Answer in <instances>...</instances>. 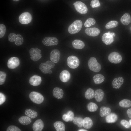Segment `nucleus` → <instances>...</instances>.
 <instances>
[{"mask_svg": "<svg viewBox=\"0 0 131 131\" xmlns=\"http://www.w3.org/2000/svg\"><path fill=\"white\" fill-rule=\"evenodd\" d=\"M62 118L64 121L66 122L69 121V118L67 114H64L63 115Z\"/></svg>", "mask_w": 131, "mask_h": 131, "instance_id": "a18cd8bd", "label": "nucleus"}, {"mask_svg": "<svg viewBox=\"0 0 131 131\" xmlns=\"http://www.w3.org/2000/svg\"><path fill=\"white\" fill-rule=\"evenodd\" d=\"M124 79L122 77H119L114 78L112 81V85L115 89H119L123 83Z\"/></svg>", "mask_w": 131, "mask_h": 131, "instance_id": "f3484780", "label": "nucleus"}, {"mask_svg": "<svg viewBox=\"0 0 131 131\" xmlns=\"http://www.w3.org/2000/svg\"><path fill=\"white\" fill-rule=\"evenodd\" d=\"M127 113L128 114V117L130 118H131V108L128 109Z\"/></svg>", "mask_w": 131, "mask_h": 131, "instance_id": "49530a36", "label": "nucleus"}, {"mask_svg": "<svg viewBox=\"0 0 131 131\" xmlns=\"http://www.w3.org/2000/svg\"><path fill=\"white\" fill-rule=\"evenodd\" d=\"M108 33H110V31H108Z\"/></svg>", "mask_w": 131, "mask_h": 131, "instance_id": "603ef678", "label": "nucleus"}, {"mask_svg": "<svg viewBox=\"0 0 131 131\" xmlns=\"http://www.w3.org/2000/svg\"><path fill=\"white\" fill-rule=\"evenodd\" d=\"M6 31L5 25L3 24H0V38L3 37Z\"/></svg>", "mask_w": 131, "mask_h": 131, "instance_id": "4c0bfd02", "label": "nucleus"}, {"mask_svg": "<svg viewBox=\"0 0 131 131\" xmlns=\"http://www.w3.org/2000/svg\"><path fill=\"white\" fill-rule=\"evenodd\" d=\"M6 76V74L4 72L0 71V85L3 84L5 82Z\"/></svg>", "mask_w": 131, "mask_h": 131, "instance_id": "e433bc0d", "label": "nucleus"}, {"mask_svg": "<svg viewBox=\"0 0 131 131\" xmlns=\"http://www.w3.org/2000/svg\"><path fill=\"white\" fill-rule=\"evenodd\" d=\"M29 98L32 101L38 104L42 103L44 100L43 96L41 93L35 91L31 92L29 94Z\"/></svg>", "mask_w": 131, "mask_h": 131, "instance_id": "20e7f679", "label": "nucleus"}, {"mask_svg": "<svg viewBox=\"0 0 131 131\" xmlns=\"http://www.w3.org/2000/svg\"><path fill=\"white\" fill-rule=\"evenodd\" d=\"M85 32L89 36L94 37L99 35L100 33V31L98 28L94 27L86 28L85 30Z\"/></svg>", "mask_w": 131, "mask_h": 131, "instance_id": "2eb2a0df", "label": "nucleus"}, {"mask_svg": "<svg viewBox=\"0 0 131 131\" xmlns=\"http://www.w3.org/2000/svg\"><path fill=\"white\" fill-rule=\"evenodd\" d=\"M25 114L26 116L32 119L35 118L38 116V113L30 109L25 110Z\"/></svg>", "mask_w": 131, "mask_h": 131, "instance_id": "bb28decb", "label": "nucleus"}, {"mask_svg": "<svg viewBox=\"0 0 131 131\" xmlns=\"http://www.w3.org/2000/svg\"><path fill=\"white\" fill-rule=\"evenodd\" d=\"M111 112V109L109 108L102 106L100 109V115L101 117H104L110 114Z\"/></svg>", "mask_w": 131, "mask_h": 131, "instance_id": "c85d7f7f", "label": "nucleus"}, {"mask_svg": "<svg viewBox=\"0 0 131 131\" xmlns=\"http://www.w3.org/2000/svg\"><path fill=\"white\" fill-rule=\"evenodd\" d=\"M96 23L95 20L93 18H88L85 22L84 25L86 27H89L94 25Z\"/></svg>", "mask_w": 131, "mask_h": 131, "instance_id": "c9c22d12", "label": "nucleus"}, {"mask_svg": "<svg viewBox=\"0 0 131 131\" xmlns=\"http://www.w3.org/2000/svg\"><path fill=\"white\" fill-rule=\"evenodd\" d=\"M55 64L51 61L48 60L46 62L41 64L39 67L40 70L44 74H51L52 71L51 69L53 68Z\"/></svg>", "mask_w": 131, "mask_h": 131, "instance_id": "f03ea898", "label": "nucleus"}, {"mask_svg": "<svg viewBox=\"0 0 131 131\" xmlns=\"http://www.w3.org/2000/svg\"><path fill=\"white\" fill-rule=\"evenodd\" d=\"M129 122L130 123V126H131V119L129 121Z\"/></svg>", "mask_w": 131, "mask_h": 131, "instance_id": "8fccbe9b", "label": "nucleus"}, {"mask_svg": "<svg viewBox=\"0 0 131 131\" xmlns=\"http://www.w3.org/2000/svg\"><path fill=\"white\" fill-rule=\"evenodd\" d=\"M118 22L116 21H111L107 23L105 25L106 29H109L117 27L118 25Z\"/></svg>", "mask_w": 131, "mask_h": 131, "instance_id": "72a5a7b5", "label": "nucleus"}, {"mask_svg": "<svg viewBox=\"0 0 131 131\" xmlns=\"http://www.w3.org/2000/svg\"><path fill=\"white\" fill-rule=\"evenodd\" d=\"M41 82V77L37 75H34L31 77L29 81L30 84L34 86L39 85Z\"/></svg>", "mask_w": 131, "mask_h": 131, "instance_id": "dca6fc26", "label": "nucleus"}, {"mask_svg": "<svg viewBox=\"0 0 131 131\" xmlns=\"http://www.w3.org/2000/svg\"><path fill=\"white\" fill-rule=\"evenodd\" d=\"M44 124L42 121L39 119L36 120L32 126V128L34 131H41L43 129Z\"/></svg>", "mask_w": 131, "mask_h": 131, "instance_id": "4468645a", "label": "nucleus"}, {"mask_svg": "<svg viewBox=\"0 0 131 131\" xmlns=\"http://www.w3.org/2000/svg\"><path fill=\"white\" fill-rule=\"evenodd\" d=\"M6 97L5 95L2 92L0 93V105L3 104L5 101Z\"/></svg>", "mask_w": 131, "mask_h": 131, "instance_id": "37998d69", "label": "nucleus"}, {"mask_svg": "<svg viewBox=\"0 0 131 131\" xmlns=\"http://www.w3.org/2000/svg\"><path fill=\"white\" fill-rule=\"evenodd\" d=\"M70 77V74L68 71L64 70L62 71L59 75V78L60 80L63 82H67Z\"/></svg>", "mask_w": 131, "mask_h": 131, "instance_id": "a211bd4d", "label": "nucleus"}, {"mask_svg": "<svg viewBox=\"0 0 131 131\" xmlns=\"http://www.w3.org/2000/svg\"><path fill=\"white\" fill-rule=\"evenodd\" d=\"M104 95V93L103 91L101 89H98L95 91L94 98L97 102H100L103 100Z\"/></svg>", "mask_w": 131, "mask_h": 131, "instance_id": "6ab92c4d", "label": "nucleus"}, {"mask_svg": "<svg viewBox=\"0 0 131 131\" xmlns=\"http://www.w3.org/2000/svg\"><path fill=\"white\" fill-rule=\"evenodd\" d=\"M108 58L110 62L114 64L120 63L122 59L121 55L116 52H113L110 53L108 56Z\"/></svg>", "mask_w": 131, "mask_h": 131, "instance_id": "1a4fd4ad", "label": "nucleus"}, {"mask_svg": "<svg viewBox=\"0 0 131 131\" xmlns=\"http://www.w3.org/2000/svg\"><path fill=\"white\" fill-rule=\"evenodd\" d=\"M53 96L56 98L60 99L63 97L64 92L61 89L56 87L53 90Z\"/></svg>", "mask_w": 131, "mask_h": 131, "instance_id": "aec40b11", "label": "nucleus"}, {"mask_svg": "<svg viewBox=\"0 0 131 131\" xmlns=\"http://www.w3.org/2000/svg\"><path fill=\"white\" fill-rule=\"evenodd\" d=\"M73 121V123L79 127L81 128L83 126V120L82 118L75 117L74 118Z\"/></svg>", "mask_w": 131, "mask_h": 131, "instance_id": "2f4dec72", "label": "nucleus"}, {"mask_svg": "<svg viewBox=\"0 0 131 131\" xmlns=\"http://www.w3.org/2000/svg\"><path fill=\"white\" fill-rule=\"evenodd\" d=\"M94 90L91 88H89L88 89L85 93V97L87 99H90L94 98Z\"/></svg>", "mask_w": 131, "mask_h": 131, "instance_id": "c756f323", "label": "nucleus"}, {"mask_svg": "<svg viewBox=\"0 0 131 131\" xmlns=\"http://www.w3.org/2000/svg\"><path fill=\"white\" fill-rule=\"evenodd\" d=\"M110 34L113 36V37H115V34L113 32L110 33Z\"/></svg>", "mask_w": 131, "mask_h": 131, "instance_id": "de8ad7c7", "label": "nucleus"}, {"mask_svg": "<svg viewBox=\"0 0 131 131\" xmlns=\"http://www.w3.org/2000/svg\"><path fill=\"white\" fill-rule=\"evenodd\" d=\"M67 62L69 67L73 69H75L80 64L79 59L74 56H69L67 58Z\"/></svg>", "mask_w": 131, "mask_h": 131, "instance_id": "39448f33", "label": "nucleus"}, {"mask_svg": "<svg viewBox=\"0 0 131 131\" xmlns=\"http://www.w3.org/2000/svg\"><path fill=\"white\" fill-rule=\"evenodd\" d=\"M93 79L94 83L97 84L101 83L103 82L105 79L104 76L100 74H97L95 75L93 77Z\"/></svg>", "mask_w": 131, "mask_h": 131, "instance_id": "cd10ccee", "label": "nucleus"}, {"mask_svg": "<svg viewBox=\"0 0 131 131\" xmlns=\"http://www.w3.org/2000/svg\"><path fill=\"white\" fill-rule=\"evenodd\" d=\"M120 20L123 24L125 25H127L131 21L130 15L127 13H125L122 16Z\"/></svg>", "mask_w": 131, "mask_h": 131, "instance_id": "5701e85b", "label": "nucleus"}, {"mask_svg": "<svg viewBox=\"0 0 131 131\" xmlns=\"http://www.w3.org/2000/svg\"><path fill=\"white\" fill-rule=\"evenodd\" d=\"M118 118V116L116 114L113 113H110L106 116L105 120L107 123H112L116 122Z\"/></svg>", "mask_w": 131, "mask_h": 131, "instance_id": "412c9836", "label": "nucleus"}, {"mask_svg": "<svg viewBox=\"0 0 131 131\" xmlns=\"http://www.w3.org/2000/svg\"><path fill=\"white\" fill-rule=\"evenodd\" d=\"M119 105L122 107H129L131 106V101L129 99H124L119 102Z\"/></svg>", "mask_w": 131, "mask_h": 131, "instance_id": "7c9ffc66", "label": "nucleus"}, {"mask_svg": "<svg viewBox=\"0 0 131 131\" xmlns=\"http://www.w3.org/2000/svg\"><path fill=\"white\" fill-rule=\"evenodd\" d=\"M76 10L79 13L82 14H86L88 11V8L85 4L80 1H77L74 5Z\"/></svg>", "mask_w": 131, "mask_h": 131, "instance_id": "6e6552de", "label": "nucleus"}, {"mask_svg": "<svg viewBox=\"0 0 131 131\" xmlns=\"http://www.w3.org/2000/svg\"><path fill=\"white\" fill-rule=\"evenodd\" d=\"M41 53V50L37 48H31L29 50L31 59L34 61L39 60L42 57Z\"/></svg>", "mask_w": 131, "mask_h": 131, "instance_id": "423d86ee", "label": "nucleus"}, {"mask_svg": "<svg viewBox=\"0 0 131 131\" xmlns=\"http://www.w3.org/2000/svg\"><path fill=\"white\" fill-rule=\"evenodd\" d=\"M88 65L89 69L95 72H98L101 69V66L98 63L96 58L94 57L90 58L88 60Z\"/></svg>", "mask_w": 131, "mask_h": 131, "instance_id": "7ed1b4c3", "label": "nucleus"}, {"mask_svg": "<svg viewBox=\"0 0 131 131\" xmlns=\"http://www.w3.org/2000/svg\"><path fill=\"white\" fill-rule=\"evenodd\" d=\"M42 42L44 45L50 46L57 45L59 41L56 37H46L43 39Z\"/></svg>", "mask_w": 131, "mask_h": 131, "instance_id": "9d476101", "label": "nucleus"}, {"mask_svg": "<svg viewBox=\"0 0 131 131\" xmlns=\"http://www.w3.org/2000/svg\"><path fill=\"white\" fill-rule=\"evenodd\" d=\"M60 53L57 49H55L51 52L50 59L51 61L54 63H57L59 61Z\"/></svg>", "mask_w": 131, "mask_h": 131, "instance_id": "f8f14e48", "label": "nucleus"}, {"mask_svg": "<svg viewBox=\"0 0 131 131\" xmlns=\"http://www.w3.org/2000/svg\"><path fill=\"white\" fill-rule=\"evenodd\" d=\"M103 42L107 45L111 44L114 41L113 36L110 33L108 32L104 33L102 37Z\"/></svg>", "mask_w": 131, "mask_h": 131, "instance_id": "ddd939ff", "label": "nucleus"}, {"mask_svg": "<svg viewBox=\"0 0 131 131\" xmlns=\"http://www.w3.org/2000/svg\"><path fill=\"white\" fill-rule=\"evenodd\" d=\"M20 123L24 125H27L29 124L31 122L30 118L27 116H23L19 118L18 119Z\"/></svg>", "mask_w": 131, "mask_h": 131, "instance_id": "a878e982", "label": "nucleus"}, {"mask_svg": "<svg viewBox=\"0 0 131 131\" xmlns=\"http://www.w3.org/2000/svg\"><path fill=\"white\" fill-rule=\"evenodd\" d=\"M82 21L79 20H76L73 22L69 26L68 31L71 34H74L79 32L82 26Z\"/></svg>", "mask_w": 131, "mask_h": 131, "instance_id": "f257e3e1", "label": "nucleus"}, {"mask_svg": "<svg viewBox=\"0 0 131 131\" xmlns=\"http://www.w3.org/2000/svg\"><path fill=\"white\" fill-rule=\"evenodd\" d=\"M20 64L19 60L18 58L13 57L10 58L7 62L8 67L11 69H14L17 67Z\"/></svg>", "mask_w": 131, "mask_h": 131, "instance_id": "9b49d317", "label": "nucleus"}, {"mask_svg": "<svg viewBox=\"0 0 131 131\" xmlns=\"http://www.w3.org/2000/svg\"></svg>", "mask_w": 131, "mask_h": 131, "instance_id": "864d4df0", "label": "nucleus"}, {"mask_svg": "<svg viewBox=\"0 0 131 131\" xmlns=\"http://www.w3.org/2000/svg\"><path fill=\"white\" fill-rule=\"evenodd\" d=\"M78 131H87V130H85V129H79V130Z\"/></svg>", "mask_w": 131, "mask_h": 131, "instance_id": "09e8293b", "label": "nucleus"}, {"mask_svg": "<svg viewBox=\"0 0 131 131\" xmlns=\"http://www.w3.org/2000/svg\"><path fill=\"white\" fill-rule=\"evenodd\" d=\"M7 131H21V130L18 127L14 126L11 125L7 128Z\"/></svg>", "mask_w": 131, "mask_h": 131, "instance_id": "ea45409f", "label": "nucleus"}, {"mask_svg": "<svg viewBox=\"0 0 131 131\" xmlns=\"http://www.w3.org/2000/svg\"><path fill=\"white\" fill-rule=\"evenodd\" d=\"M87 108L88 110L90 112H94L96 111L98 109V106L95 103L91 102L87 105Z\"/></svg>", "mask_w": 131, "mask_h": 131, "instance_id": "473e14b6", "label": "nucleus"}, {"mask_svg": "<svg viewBox=\"0 0 131 131\" xmlns=\"http://www.w3.org/2000/svg\"><path fill=\"white\" fill-rule=\"evenodd\" d=\"M54 126L57 131H64L65 127L64 123L62 122L57 121L53 124Z\"/></svg>", "mask_w": 131, "mask_h": 131, "instance_id": "393cba45", "label": "nucleus"}, {"mask_svg": "<svg viewBox=\"0 0 131 131\" xmlns=\"http://www.w3.org/2000/svg\"><path fill=\"white\" fill-rule=\"evenodd\" d=\"M16 35L13 33H10L9 35L8 39L9 41L10 42H14L16 39Z\"/></svg>", "mask_w": 131, "mask_h": 131, "instance_id": "a19ab883", "label": "nucleus"}, {"mask_svg": "<svg viewBox=\"0 0 131 131\" xmlns=\"http://www.w3.org/2000/svg\"><path fill=\"white\" fill-rule=\"evenodd\" d=\"M12 0L15 1H17L19 0Z\"/></svg>", "mask_w": 131, "mask_h": 131, "instance_id": "3c124183", "label": "nucleus"}, {"mask_svg": "<svg viewBox=\"0 0 131 131\" xmlns=\"http://www.w3.org/2000/svg\"><path fill=\"white\" fill-rule=\"evenodd\" d=\"M32 16L31 14L27 12L23 13L19 16V20L22 24H26L30 23L32 20Z\"/></svg>", "mask_w": 131, "mask_h": 131, "instance_id": "0eeeda50", "label": "nucleus"}, {"mask_svg": "<svg viewBox=\"0 0 131 131\" xmlns=\"http://www.w3.org/2000/svg\"><path fill=\"white\" fill-rule=\"evenodd\" d=\"M120 123L126 128H128L130 126L129 122L125 120H122L120 122Z\"/></svg>", "mask_w": 131, "mask_h": 131, "instance_id": "79ce46f5", "label": "nucleus"}, {"mask_svg": "<svg viewBox=\"0 0 131 131\" xmlns=\"http://www.w3.org/2000/svg\"><path fill=\"white\" fill-rule=\"evenodd\" d=\"M23 41L24 40L22 36L20 34H17L14 41L15 45L18 46L22 44Z\"/></svg>", "mask_w": 131, "mask_h": 131, "instance_id": "f704fd0d", "label": "nucleus"}, {"mask_svg": "<svg viewBox=\"0 0 131 131\" xmlns=\"http://www.w3.org/2000/svg\"><path fill=\"white\" fill-rule=\"evenodd\" d=\"M100 5L99 1L98 0H92L90 2V6L92 8L99 7Z\"/></svg>", "mask_w": 131, "mask_h": 131, "instance_id": "58836bf2", "label": "nucleus"}, {"mask_svg": "<svg viewBox=\"0 0 131 131\" xmlns=\"http://www.w3.org/2000/svg\"><path fill=\"white\" fill-rule=\"evenodd\" d=\"M67 114L69 118V121H73L74 116V113L72 111H69L68 112Z\"/></svg>", "mask_w": 131, "mask_h": 131, "instance_id": "c03bdc74", "label": "nucleus"}, {"mask_svg": "<svg viewBox=\"0 0 131 131\" xmlns=\"http://www.w3.org/2000/svg\"><path fill=\"white\" fill-rule=\"evenodd\" d=\"M93 125V122L91 119L89 117H86L83 121V126L85 128H91Z\"/></svg>", "mask_w": 131, "mask_h": 131, "instance_id": "b1692460", "label": "nucleus"}, {"mask_svg": "<svg viewBox=\"0 0 131 131\" xmlns=\"http://www.w3.org/2000/svg\"><path fill=\"white\" fill-rule=\"evenodd\" d=\"M73 47L77 49H81L83 48L85 46L84 42L81 40H75L72 42Z\"/></svg>", "mask_w": 131, "mask_h": 131, "instance_id": "4be33fe9", "label": "nucleus"}]
</instances>
